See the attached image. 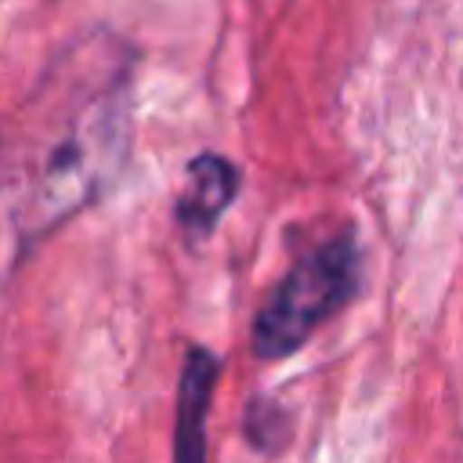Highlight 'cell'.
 Here are the masks:
<instances>
[{
	"instance_id": "cell-1",
	"label": "cell",
	"mask_w": 463,
	"mask_h": 463,
	"mask_svg": "<svg viewBox=\"0 0 463 463\" xmlns=\"http://www.w3.org/2000/svg\"><path fill=\"white\" fill-rule=\"evenodd\" d=\"M130 51L98 33L72 43L0 134V206L18 250L98 203L130 148Z\"/></svg>"
},
{
	"instance_id": "cell-3",
	"label": "cell",
	"mask_w": 463,
	"mask_h": 463,
	"mask_svg": "<svg viewBox=\"0 0 463 463\" xmlns=\"http://www.w3.org/2000/svg\"><path fill=\"white\" fill-rule=\"evenodd\" d=\"M217 383V358L192 347L177 387V423H174V463H206V416Z\"/></svg>"
},
{
	"instance_id": "cell-2",
	"label": "cell",
	"mask_w": 463,
	"mask_h": 463,
	"mask_svg": "<svg viewBox=\"0 0 463 463\" xmlns=\"http://www.w3.org/2000/svg\"><path fill=\"white\" fill-rule=\"evenodd\" d=\"M354 246L351 239H333L311 250L289 268L275 286L268 304L253 322V351L264 358H282L297 351L329 315H336L354 293Z\"/></svg>"
},
{
	"instance_id": "cell-4",
	"label": "cell",
	"mask_w": 463,
	"mask_h": 463,
	"mask_svg": "<svg viewBox=\"0 0 463 463\" xmlns=\"http://www.w3.org/2000/svg\"><path fill=\"white\" fill-rule=\"evenodd\" d=\"M235 195V166L224 156H195L177 195V221L192 235H206Z\"/></svg>"
}]
</instances>
